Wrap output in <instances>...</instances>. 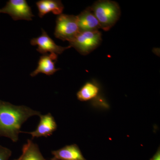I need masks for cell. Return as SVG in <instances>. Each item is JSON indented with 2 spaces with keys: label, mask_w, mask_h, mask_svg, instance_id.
<instances>
[{
  "label": "cell",
  "mask_w": 160,
  "mask_h": 160,
  "mask_svg": "<svg viewBox=\"0 0 160 160\" xmlns=\"http://www.w3.org/2000/svg\"><path fill=\"white\" fill-rule=\"evenodd\" d=\"M41 114L28 106H16L0 100V137L9 138L17 142L23 124L29 118Z\"/></svg>",
  "instance_id": "6da1fadb"
},
{
  "label": "cell",
  "mask_w": 160,
  "mask_h": 160,
  "mask_svg": "<svg viewBox=\"0 0 160 160\" xmlns=\"http://www.w3.org/2000/svg\"><path fill=\"white\" fill-rule=\"evenodd\" d=\"M90 8L98 21L100 29L104 31H109L117 23L121 16L120 6L118 3L113 1H97Z\"/></svg>",
  "instance_id": "7a4b0ae2"
},
{
  "label": "cell",
  "mask_w": 160,
  "mask_h": 160,
  "mask_svg": "<svg viewBox=\"0 0 160 160\" xmlns=\"http://www.w3.org/2000/svg\"><path fill=\"white\" fill-rule=\"evenodd\" d=\"M102 41V33L99 30L80 32L72 41L69 46L80 54L86 55L99 46Z\"/></svg>",
  "instance_id": "3957f363"
},
{
  "label": "cell",
  "mask_w": 160,
  "mask_h": 160,
  "mask_svg": "<svg viewBox=\"0 0 160 160\" xmlns=\"http://www.w3.org/2000/svg\"><path fill=\"white\" fill-rule=\"evenodd\" d=\"M54 36L63 41L70 42L80 32L77 16L59 15L56 21Z\"/></svg>",
  "instance_id": "277c9868"
},
{
  "label": "cell",
  "mask_w": 160,
  "mask_h": 160,
  "mask_svg": "<svg viewBox=\"0 0 160 160\" xmlns=\"http://www.w3.org/2000/svg\"><path fill=\"white\" fill-rule=\"evenodd\" d=\"M100 87L94 82H86L77 93L78 99L81 102H92L93 106L103 109H109V105L101 96Z\"/></svg>",
  "instance_id": "5b68a950"
},
{
  "label": "cell",
  "mask_w": 160,
  "mask_h": 160,
  "mask_svg": "<svg viewBox=\"0 0 160 160\" xmlns=\"http://www.w3.org/2000/svg\"><path fill=\"white\" fill-rule=\"evenodd\" d=\"M0 13L9 14L14 21H31L34 17L26 0H9L6 6L0 9Z\"/></svg>",
  "instance_id": "8992f818"
},
{
  "label": "cell",
  "mask_w": 160,
  "mask_h": 160,
  "mask_svg": "<svg viewBox=\"0 0 160 160\" xmlns=\"http://www.w3.org/2000/svg\"><path fill=\"white\" fill-rule=\"evenodd\" d=\"M30 44L33 46H38L37 50L43 54H48L49 52L58 55L62 54L66 49L71 48L69 46L67 47L58 46L43 29H42V35L38 37L32 39Z\"/></svg>",
  "instance_id": "52a82bcc"
},
{
  "label": "cell",
  "mask_w": 160,
  "mask_h": 160,
  "mask_svg": "<svg viewBox=\"0 0 160 160\" xmlns=\"http://www.w3.org/2000/svg\"><path fill=\"white\" fill-rule=\"evenodd\" d=\"M40 121L36 129L32 132L21 131V133H27L31 135L32 139L50 136L57 130L58 125L54 117L51 113L39 116Z\"/></svg>",
  "instance_id": "ba28073f"
},
{
  "label": "cell",
  "mask_w": 160,
  "mask_h": 160,
  "mask_svg": "<svg viewBox=\"0 0 160 160\" xmlns=\"http://www.w3.org/2000/svg\"><path fill=\"white\" fill-rule=\"evenodd\" d=\"M57 60L58 55L55 53L43 54L40 58L37 68L31 72L30 76L34 77L40 73L48 76L54 74L60 69L55 68V63Z\"/></svg>",
  "instance_id": "9c48e42d"
},
{
  "label": "cell",
  "mask_w": 160,
  "mask_h": 160,
  "mask_svg": "<svg viewBox=\"0 0 160 160\" xmlns=\"http://www.w3.org/2000/svg\"><path fill=\"white\" fill-rule=\"evenodd\" d=\"M51 153L53 157L50 160H87L77 144L67 145Z\"/></svg>",
  "instance_id": "30bf717a"
},
{
  "label": "cell",
  "mask_w": 160,
  "mask_h": 160,
  "mask_svg": "<svg viewBox=\"0 0 160 160\" xmlns=\"http://www.w3.org/2000/svg\"><path fill=\"white\" fill-rule=\"evenodd\" d=\"M77 17L80 32L97 31L100 29L98 21L90 7L81 12Z\"/></svg>",
  "instance_id": "8fae6325"
},
{
  "label": "cell",
  "mask_w": 160,
  "mask_h": 160,
  "mask_svg": "<svg viewBox=\"0 0 160 160\" xmlns=\"http://www.w3.org/2000/svg\"><path fill=\"white\" fill-rule=\"evenodd\" d=\"M36 5L40 18H42L50 12L59 15L62 13L64 8L62 3L59 0H40L37 2Z\"/></svg>",
  "instance_id": "7c38bea8"
},
{
  "label": "cell",
  "mask_w": 160,
  "mask_h": 160,
  "mask_svg": "<svg viewBox=\"0 0 160 160\" xmlns=\"http://www.w3.org/2000/svg\"><path fill=\"white\" fill-rule=\"evenodd\" d=\"M18 160H46L43 156L37 144L31 140L23 146L22 154Z\"/></svg>",
  "instance_id": "4fadbf2b"
},
{
  "label": "cell",
  "mask_w": 160,
  "mask_h": 160,
  "mask_svg": "<svg viewBox=\"0 0 160 160\" xmlns=\"http://www.w3.org/2000/svg\"><path fill=\"white\" fill-rule=\"evenodd\" d=\"M12 152L9 148L0 145V160H9Z\"/></svg>",
  "instance_id": "5bb4252c"
},
{
  "label": "cell",
  "mask_w": 160,
  "mask_h": 160,
  "mask_svg": "<svg viewBox=\"0 0 160 160\" xmlns=\"http://www.w3.org/2000/svg\"><path fill=\"white\" fill-rule=\"evenodd\" d=\"M150 160H160V149L159 147L156 152L154 155L150 159Z\"/></svg>",
  "instance_id": "9a60e30c"
},
{
  "label": "cell",
  "mask_w": 160,
  "mask_h": 160,
  "mask_svg": "<svg viewBox=\"0 0 160 160\" xmlns=\"http://www.w3.org/2000/svg\"><path fill=\"white\" fill-rule=\"evenodd\" d=\"M18 160V159H14V160Z\"/></svg>",
  "instance_id": "2e32d148"
}]
</instances>
